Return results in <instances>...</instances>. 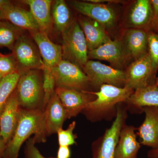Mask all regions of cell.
I'll return each mask as SVG.
<instances>
[{
  "label": "cell",
  "mask_w": 158,
  "mask_h": 158,
  "mask_svg": "<svg viewBox=\"0 0 158 158\" xmlns=\"http://www.w3.org/2000/svg\"><path fill=\"white\" fill-rule=\"evenodd\" d=\"M20 76V74L15 73L3 77L0 82V116L9 97L16 89Z\"/></svg>",
  "instance_id": "obj_26"
},
{
  "label": "cell",
  "mask_w": 158,
  "mask_h": 158,
  "mask_svg": "<svg viewBox=\"0 0 158 158\" xmlns=\"http://www.w3.org/2000/svg\"><path fill=\"white\" fill-rule=\"evenodd\" d=\"M4 19H7L19 28L30 31L40 30L39 27L30 11L15 6L11 2L1 10Z\"/></svg>",
  "instance_id": "obj_16"
},
{
  "label": "cell",
  "mask_w": 158,
  "mask_h": 158,
  "mask_svg": "<svg viewBox=\"0 0 158 158\" xmlns=\"http://www.w3.org/2000/svg\"><path fill=\"white\" fill-rule=\"evenodd\" d=\"M12 50L20 75L32 69L41 70L44 63L38 48L28 37L22 34L16 40Z\"/></svg>",
  "instance_id": "obj_6"
},
{
  "label": "cell",
  "mask_w": 158,
  "mask_h": 158,
  "mask_svg": "<svg viewBox=\"0 0 158 158\" xmlns=\"http://www.w3.org/2000/svg\"><path fill=\"white\" fill-rule=\"evenodd\" d=\"M127 101L140 110L144 107H158V88L154 85L137 89Z\"/></svg>",
  "instance_id": "obj_23"
},
{
  "label": "cell",
  "mask_w": 158,
  "mask_h": 158,
  "mask_svg": "<svg viewBox=\"0 0 158 158\" xmlns=\"http://www.w3.org/2000/svg\"><path fill=\"white\" fill-rule=\"evenodd\" d=\"M76 127L75 121H73L69 125L66 130L62 128L59 129L57 132L59 146H69L75 144L76 136L73 134Z\"/></svg>",
  "instance_id": "obj_29"
},
{
  "label": "cell",
  "mask_w": 158,
  "mask_h": 158,
  "mask_svg": "<svg viewBox=\"0 0 158 158\" xmlns=\"http://www.w3.org/2000/svg\"><path fill=\"white\" fill-rule=\"evenodd\" d=\"M78 23L85 35L88 51L92 50L110 40L105 27L87 17L80 18Z\"/></svg>",
  "instance_id": "obj_17"
},
{
  "label": "cell",
  "mask_w": 158,
  "mask_h": 158,
  "mask_svg": "<svg viewBox=\"0 0 158 158\" xmlns=\"http://www.w3.org/2000/svg\"><path fill=\"white\" fill-rule=\"evenodd\" d=\"M15 73L19 72L17 62L13 54L5 55L0 53V73L4 77Z\"/></svg>",
  "instance_id": "obj_30"
},
{
  "label": "cell",
  "mask_w": 158,
  "mask_h": 158,
  "mask_svg": "<svg viewBox=\"0 0 158 158\" xmlns=\"http://www.w3.org/2000/svg\"><path fill=\"white\" fill-rule=\"evenodd\" d=\"M3 77L2 75V74L1 73H0V82L2 81V79L3 78Z\"/></svg>",
  "instance_id": "obj_40"
},
{
  "label": "cell",
  "mask_w": 158,
  "mask_h": 158,
  "mask_svg": "<svg viewBox=\"0 0 158 158\" xmlns=\"http://www.w3.org/2000/svg\"><path fill=\"white\" fill-rule=\"evenodd\" d=\"M62 34V59L83 68L88 61V50L78 22H73Z\"/></svg>",
  "instance_id": "obj_3"
},
{
  "label": "cell",
  "mask_w": 158,
  "mask_h": 158,
  "mask_svg": "<svg viewBox=\"0 0 158 158\" xmlns=\"http://www.w3.org/2000/svg\"><path fill=\"white\" fill-rule=\"evenodd\" d=\"M88 57L107 61L113 65H119L124 60L125 52L121 41L110 39L97 48L88 51Z\"/></svg>",
  "instance_id": "obj_18"
},
{
  "label": "cell",
  "mask_w": 158,
  "mask_h": 158,
  "mask_svg": "<svg viewBox=\"0 0 158 158\" xmlns=\"http://www.w3.org/2000/svg\"><path fill=\"white\" fill-rule=\"evenodd\" d=\"M43 74V88L44 97L42 107L43 111L46 106L52 94L55 92L56 87V82L50 68L46 66L44 64L41 69Z\"/></svg>",
  "instance_id": "obj_27"
},
{
  "label": "cell",
  "mask_w": 158,
  "mask_h": 158,
  "mask_svg": "<svg viewBox=\"0 0 158 158\" xmlns=\"http://www.w3.org/2000/svg\"><path fill=\"white\" fill-rule=\"evenodd\" d=\"M89 92L97 97L88 103L84 110L88 113H99L110 110L118 103L127 100L134 90L125 87L119 88L113 85H103L98 92Z\"/></svg>",
  "instance_id": "obj_4"
},
{
  "label": "cell",
  "mask_w": 158,
  "mask_h": 158,
  "mask_svg": "<svg viewBox=\"0 0 158 158\" xmlns=\"http://www.w3.org/2000/svg\"><path fill=\"white\" fill-rule=\"evenodd\" d=\"M141 111L145 113L144 122L138 128L141 144L158 148V107H144Z\"/></svg>",
  "instance_id": "obj_15"
},
{
  "label": "cell",
  "mask_w": 158,
  "mask_h": 158,
  "mask_svg": "<svg viewBox=\"0 0 158 158\" xmlns=\"http://www.w3.org/2000/svg\"><path fill=\"white\" fill-rule=\"evenodd\" d=\"M21 2L28 5L30 11L39 27L40 30L47 34L51 31L53 20L51 0H23Z\"/></svg>",
  "instance_id": "obj_19"
},
{
  "label": "cell",
  "mask_w": 158,
  "mask_h": 158,
  "mask_svg": "<svg viewBox=\"0 0 158 158\" xmlns=\"http://www.w3.org/2000/svg\"></svg>",
  "instance_id": "obj_41"
},
{
  "label": "cell",
  "mask_w": 158,
  "mask_h": 158,
  "mask_svg": "<svg viewBox=\"0 0 158 158\" xmlns=\"http://www.w3.org/2000/svg\"><path fill=\"white\" fill-rule=\"evenodd\" d=\"M71 6L80 13L95 21L104 27H110L116 20L115 11L110 6L87 1H73Z\"/></svg>",
  "instance_id": "obj_11"
},
{
  "label": "cell",
  "mask_w": 158,
  "mask_h": 158,
  "mask_svg": "<svg viewBox=\"0 0 158 158\" xmlns=\"http://www.w3.org/2000/svg\"><path fill=\"white\" fill-rule=\"evenodd\" d=\"M148 54L153 71L156 73L158 69V34L151 31L148 34Z\"/></svg>",
  "instance_id": "obj_28"
},
{
  "label": "cell",
  "mask_w": 158,
  "mask_h": 158,
  "mask_svg": "<svg viewBox=\"0 0 158 158\" xmlns=\"http://www.w3.org/2000/svg\"><path fill=\"white\" fill-rule=\"evenodd\" d=\"M148 32L143 29L129 30L126 34V44L135 60L148 53Z\"/></svg>",
  "instance_id": "obj_22"
},
{
  "label": "cell",
  "mask_w": 158,
  "mask_h": 158,
  "mask_svg": "<svg viewBox=\"0 0 158 158\" xmlns=\"http://www.w3.org/2000/svg\"><path fill=\"white\" fill-rule=\"evenodd\" d=\"M16 88L21 107L27 110H42L44 93L40 69H32L22 73Z\"/></svg>",
  "instance_id": "obj_2"
},
{
  "label": "cell",
  "mask_w": 158,
  "mask_h": 158,
  "mask_svg": "<svg viewBox=\"0 0 158 158\" xmlns=\"http://www.w3.org/2000/svg\"><path fill=\"white\" fill-rule=\"evenodd\" d=\"M22 34V29L11 23L0 20V47L12 50L16 40Z\"/></svg>",
  "instance_id": "obj_25"
},
{
  "label": "cell",
  "mask_w": 158,
  "mask_h": 158,
  "mask_svg": "<svg viewBox=\"0 0 158 158\" xmlns=\"http://www.w3.org/2000/svg\"><path fill=\"white\" fill-rule=\"evenodd\" d=\"M88 2H90L100 3L103 2H111V3H119L120 1H116V0H87Z\"/></svg>",
  "instance_id": "obj_36"
},
{
  "label": "cell",
  "mask_w": 158,
  "mask_h": 158,
  "mask_svg": "<svg viewBox=\"0 0 158 158\" xmlns=\"http://www.w3.org/2000/svg\"><path fill=\"white\" fill-rule=\"evenodd\" d=\"M83 69L89 82L95 86L110 85L118 87L125 85V73L101 62L88 60Z\"/></svg>",
  "instance_id": "obj_7"
},
{
  "label": "cell",
  "mask_w": 158,
  "mask_h": 158,
  "mask_svg": "<svg viewBox=\"0 0 158 158\" xmlns=\"http://www.w3.org/2000/svg\"><path fill=\"white\" fill-rule=\"evenodd\" d=\"M34 138H29L26 143L24 149V158H46L40 152L39 150L35 146Z\"/></svg>",
  "instance_id": "obj_31"
},
{
  "label": "cell",
  "mask_w": 158,
  "mask_h": 158,
  "mask_svg": "<svg viewBox=\"0 0 158 158\" xmlns=\"http://www.w3.org/2000/svg\"><path fill=\"white\" fill-rule=\"evenodd\" d=\"M124 87L133 90L155 85L156 74L153 71L149 55L135 60L125 73Z\"/></svg>",
  "instance_id": "obj_8"
},
{
  "label": "cell",
  "mask_w": 158,
  "mask_h": 158,
  "mask_svg": "<svg viewBox=\"0 0 158 158\" xmlns=\"http://www.w3.org/2000/svg\"><path fill=\"white\" fill-rule=\"evenodd\" d=\"M21 109L15 89L0 116V136L6 145L11 140L17 127Z\"/></svg>",
  "instance_id": "obj_12"
},
{
  "label": "cell",
  "mask_w": 158,
  "mask_h": 158,
  "mask_svg": "<svg viewBox=\"0 0 158 158\" xmlns=\"http://www.w3.org/2000/svg\"><path fill=\"white\" fill-rule=\"evenodd\" d=\"M155 85L158 88V78L156 80Z\"/></svg>",
  "instance_id": "obj_39"
},
{
  "label": "cell",
  "mask_w": 158,
  "mask_h": 158,
  "mask_svg": "<svg viewBox=\"0 0 158 158\" xmlns=\"http://www.w3.org/2000/svg\"><path fill=\"white\" fill-rule=\"evenodd\" d=\"M148 156L149 158H158V148L150 150L148 152Z\"/></svg>",
  "instance_id": "obj_35"
},
{
  "label": "cell",
  "mask_w": 158,
  "mask_h": 158,
  "mask_svg": "<svg viewBox=\"0 0 158 158\" xmlns=\"http://www.w3.org/2000/svg\"><path fill=\"white\" fill-rule=\"evenodd\" d=\"M55 92L65 109L68 118L77 116L93 101L90 94L85 90L57 87Z\"/></svg>",
  "instance_id": "obj_10"
},
{
  "label": "cell",
  "mask_w": 158,
  "mask_h": 158,
  "mask_svg": "<svg viewBox=\"0 0 158 158\" xmlns=\"http://www.w3.org/2000/svg\"><path fill=\"white\" fill-rule=\"evenodd\" d=\"M57 87L84 90L89 80L84 72L77 65L62 59L51 69Z\"/></svg>",
  "instance_id": "obj_5"
},
{
  "label": "cell",
  "mask_w": 158,
  "mask_h": 158,
  "mask_svg": "<svg viewBox=\"0 0 158 158\" xmlns=\"http://www.w3.org/2000/svg\"><path fill=\"white\" fill-rule=\"evenodd\" d=\"M125 118L124 111L118 108L115 120L94 150L92 158H114L115 150Z\"/></svg>",
  "instance_id": "obj_9"
},
{
  "label": "cell",
  "mask_w": 158,
  "mask_h": 158,
  "mask_svg": "<svg viewBox=\"0 0 158 158\" xmlns=\"http://www.w3.org/2000/svg\"><path fill=\"white\" fill-rule=\"evenodd\" d=\"M6 148V144H5L0 136V158H4Z\"/></svg>",
  "instance_id": "obj_34"
},
{
  "label": "cell",
  "mask_w": 158,
  "mask_h": 158,
  "mask_svg": "<svg viewBox=\"0 0 158 158\" xmlns=\"http://www.w3.org/2000/svg\"><path fill=\"white\" fill-rule=\"evenodd\" d=\"M150 2L153 12V20L152 28L158 30V0H151Z\"/></svg>",
  "instance_id": "obj_32"
},
{
  "label": "cell",
  "mask_w": 158,
  "mask_h": 158,
  "mask_svg": "<svg viewBox=\"0 0 158 158\" xmlns=\"http://www.w3.org/2000/svg\"><path fill=\"white\" fill-rule=\"evenodd\" d=\"M135 130L132 126L122 129L114 158H137L141 145L137 141Z\"/></svg>",
  "instance_id": "obj_20"
},
{
  "label": "cell",
  "mask_w": 158,
  "mask_h": 158,
  "mask_svg": "<svg viewBox=\"0 0 158 158\" xmlns=\"http://www.w3.org/2000/svg\"><path fill=\"white\" fill-rule=\"evenodd\" d=\"M51 14L55 28L62 34L73 22L70 9L64 0H56L53 2Z\"/></svg>",
  "instance_id": "obj_24"
},
{
  "label": "cell",
  "mask_w": 158,
  "mask_h": 158,
  "mask_svg": "<svg viewBox=\"0 0 158 158\" xmlns=\"http://www.w3.org/2000/svg\"><path fill=\"white\" fill-rule=\"evenodd\" d=\"M30 33L46 66L51 69L63 59L62 46L51 41L48 34L40 30L30 31Z\"/></svg>",
  "instance_id": "obj_14"
},
{
  "label": "cell",
  "mask_w": 158,
  "mask_h": 158,
  "mask_svg": "<svg viewBox=\"0 0 158 158\" xmlns=\"http://www.w3.org/2000/svg\"><path fill=\"white\" fill-rule=\"evenodd\" d=\"M32 135L35 143L47 140L41 109L27 110L21 108L17 127L11 140L6 145L4 158H18L21 147Z\"/></svg>",
  "instance_id": "obj_1"
},
{
  "label": "cell",
  "mask_w": 158,
  "mask_h": 158,
  "mask_svg": "<svg viewBox=\"0 0 158 158\" xmlns=\"http://www.w3.org/2000/svg\"><path fill=\"white\" fill-rule=\"evenodd\" d=\"M44 123L47 137L57 133L68 118L67 114L56 92L43 110Z\"/></svg>",
  "instance_id": "obj_13"
},
{
  "label": "cell",
  "mask_w": 158,
  "mask_h": 158,
  "mask_svg": "<svg viewBox=\"0 0 158 158\" xmlns=\"http://www.w3.org/2000/svg\"><path fill=\"white\" fill-rule=\"evenodd\" d=\"M70 150L69 146H59L56 158H70Z\"/></svg>",
  "instance_id": "obj_33"
},
{
  "label": "cell",
  "mask_w": 158,
  "mask_h": 158,
  "mask_svg": "<svg viewBox=\"0 0 158 158\" xmlns=\"http://www.w3.org/2000/svg\"><path fill=\"white\" fill-rule=\"evenodd\" d=\"M10 2L11 1H7V0H0V11L3 7L9 4Z\"/></svg>",
  "instance_id": "obj_37"
},
{
  "label": "cell",
  "mask_w": 158,
  "mask_h": 158,
  "mask_svg": "<svg viewBox=\"0 0 158 158\" xmlns=\"http://www.w3.org/2000/svg\"><path fill=\"white\" fill-rule=\"evenodd\" d=\"M4 19V17H3V15L2 13V11H0V20H2Z\"/></svg>",
  "instance_id": "obj_38"
},
{
  "label": "cell",
  "mask_w": 158,
  "mask_h": 158,
  "mask_svg": "<svg viewBox=\"0 0 158 158\" xmlns=\"http://www.w3.org/2000/svg\"><path fill=\"white\" fill-rule=\"evenodd\" d=\"M153 12L150 1L138 0L132 7L129 16L130 24L135 28L150 31Z\"/></svg>",
  "instance_id": "obj_21"
}]
</instances>
